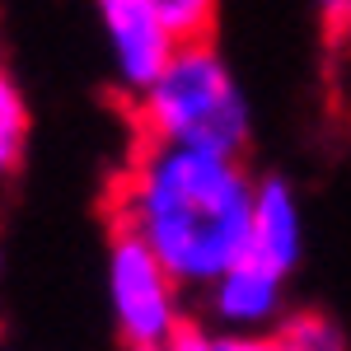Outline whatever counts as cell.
Instances as JSON below:
<instances>
[{"instance_id":"obj_4","label":"cell","mask_w":351,"mask_h":351,"mask_svg":"<svg viewBox=\"0 0 351 351\" xmlns=\"http://www.w3.org/2000/svg\"><path fill=\"white\" fill-rule=\"evenodd\" d=\"M99 24H104V43H108L117 84L132 99H141L169 71V61L178 52V38L164 24L160 0H104Z\"/></svg>"},{"instance_id":"obj_6","label":"cell","mask_w":351,"mask_h":351,"mask_svg":"<svg viewBox=\"0 0 351 351\" xmlns=\"http://www.w3.org/2000/svg\"><path fill=\"white\" fill-rule=\"evenodd\" d=\"M243 258L276 271V276H291L300 267V258H304V211H300L295 188L286 178H276V173L258 178Z\"/></svg>"},{"instance_id":"obj_10","label":"cell","mask_w":351,"mask_h":351,"mask_svg":"<svg viewBox=\"0 0 351 351\" xmlns=\"http://www.w3.org/2000/svg\"><path fill=\"white\" fill-rule=\"evenodd\" d=\"M178 342H183V351H286L276 332H267V337H234V332H211L197 319L178 332Z\"/></svg>"},{"instance_id":"obj_2","label":"cell","mask_w":351,"mask_h":351,"mask_svg":"<svg viewBox=\"0 0 351 351\" xmlns=\"http://www.w3.org/2000/svg\"><path fill=\"white\" fill-rule=\"evenodd\" d=\"M136 127L141 141L239 160L253 136V104L216 43H192L136 99Z\"/></svg>"},{"instance_id":"obj_7","label":"cell","mask_w":351,"mask_h":351,"mask_svg":"<svg viewBox=\"0 0 351 351\" xmlns=\"http://www.w3.org/2000/svg\"><path fill=\"white\" fill-rule=\"evenodd\" d=\"M28 132H33V117H28V99L19 80L0 66V188L19 173V164L28 155Z\"/></svg>"},{"instance_id":"obj_11","label":"cell","mask_w":351,"mask_h":351,"mask_svg":"<svg viewBox=\"0 0 351 351\" xmlns=\"http://www.w3.org/2000/svg\"><path fill=\"white\" fill-rule=\"evenodd\" d=\"M132 351H183V342H155V347H132Z\"/></svg>"},{"instance_id":"obj_13","label":"cell","mask_w":351,"mask_h":351,"mask_svg":"<svg viewBox=\"0 0 351 351\" xmlns=\"http://www.w3.org/2000/svg\"><path fill=\"white\" fill-rule=\"evenodd\" d=\"M0 276H5V248H0Z\"/></svg>"},{"instance_id":"obj_9","label":"cell","mask_w":351,"mask_h":351,"mask_svg":"<svg viewBox=\"0 0 351 351\" xmlns=\"http://www.w3.org/2000/svg\"><path fill=\"white\" fill-rule=\"evenodd\" d=\"M160 14H164V24H169V33L178 38V47L211 43L216 5H206V0H160Z\"/></svg>"},{"instance_id":"obj_8","label":"cell","mask_w":351,"mask_h":351,"mask_svg":"<svg viewBox=\"0 0 351 351\" xmlns=\"http://www.w3.org/2000/svg\"><path fill=\"white\" fill-rule=\"evenodd\" d=\"M276 337H281L286 351H351L347 332L319 309H291L286 324L276 328Z\"/></svg>"},{"instance_id":"obj_5","label":"cell","mask_w":351,"mask_h":351,"mask_svg":"<svg viewBox=\"0 0 351 351\" xmlns=\"http://www.w3.org/2000/svg\"><path fill=\"white\" fill-rule=\"evenodd\" d=\"M202 319L197 324L211 332H234V337H267L286 324V276L258 267V263H234L211 291H202Z\"/></svg>"},{"instance_id":"obj_3","label":"cell","mask_w":351,"mask_h":351,"mask_svg":"<svg viewBox=\"0 0 351 351\" xmlns=\"http://www.w3.org/2000/svg\"><path fill=\"white\" fill-rule=\"evenodd\" d=\"M104 291H108L112 328L127 342V351L178 342V332L192 324L188 291L173 281V271L117 225L108 230V248H104Z\"/></svg>"},{"instance_id":"obj_12","label":"cell","mask_w":351,"mask_h":351,"mask_svg":"<svg viewBox=\"0 0 351 351\" xmlns=\"http://www.w3.org/2000/svg\"><path fill=\"white\" fill-rule=\"evenodd\" d=\"M347 61H351V24H347Z\"/></svg>"},{"instance_id":"obj_1","label":"cell","mask_w":351,"mask_h":351,"mask_svg":"<svg viewBox=\"0 0 351 351\" xmlns=\"http://www.w3.org/2000/svg\"><path fill=\"white\" fill-rule=\"evenodd\" d=\"M258 178L243 160L136 141L112 188V225L145 243L173 281L202 295L243 263Z\"/></svg>"}]
</instances>
